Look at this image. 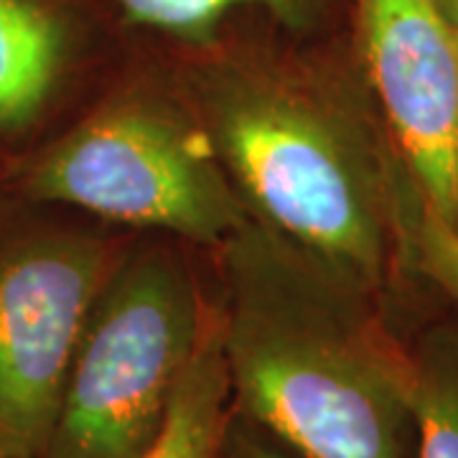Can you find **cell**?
Returning <instances> with one entry per match:
<instances>
[{
	"label": "cell",
	"mask_w": 458,
	"mask_h": 458,
	"mask_svg": "<svg viewBox=\"0 0 458 458\" xmlns=\"http://www.w3.org/2000/svg\"><path fill=\"white\" fill-rule=\"evenodd\" d=\"M158 47L250 216L387 303L403 158L349 29L295 36L247 11L204 47Z\"/></svg>",
	"instance_id": "6da1fadb"
},
{
	"label": "cell",
	"mask_w": 458,
	"mask_h": 458,
	"mask_svg": "<svg viewBox=\"0 0 458 458\" xmlns=\"http://www.w3.org/2000/svg\"><path fill=\"white\" fill-rule=\"evenodd\" d=\"M214 255L237 415L301 458H415L412 367L390 306L258 219Z\"/></svg>",
	"instance_id": "7a4b0ae2"
},
{
	"label": "cell",
	"mask_w": 458,
	"mask_h": 458,
	"mask_svg": "<svg viewBox=\"0 0 458 458\" xmlns=\"http://www.w3.org/2000/svg\"><path fill=\"white\" fill-rule=\"evenodd\" d=\"M16 171V194L216 250L252 219L168 59L135 69Z\"/></svg>",
	"instance_id": "3957f363"
},
{
	"label": "cell",
	"mask_w": 458,
	"mask_h": 458,
	"mask_svg": "<svg viewBox=\"0 0 458 458\" xmlns=\"http://www.w3.org/2000/svg\"><path fill=\"white\" fill-rule=\"evenodd\" d=\"M216 295L165 240L128 242L84 324L38 458H143Z\"/></svg>",
	"instance_id": "277c9868"
},
{
	"label": "cell",
	"mask_w": 458,
	"mask_h": 458,
	"mask_svg": "<svg viewBox=\"0 0 458 458\" xmlns=\"http://www.w3.org/2000/svg\"><path fill=\"white\" fill-rule=\"evenodd\" d=\"M128 240L0 212V456L38 458L84 324Z\"/></svg>",
	"instance_id": "5b68a950"
},
{
	"label": "cell",
	"mask_w": 458,
	"mask_h": 458,
	"mask_svg": "<svg viewBox=\"0 0 458 458\" xmlns=\"http://www.w3.org/2000/svg\"><path fill=\"white\" fill-rule=\"evenodd\" d=\"M349 33L400 158L458 227V33L438 0H349Z\"/></svg>",
	"instance_id": "8992f818"
},
{
	"label": "cell",
	"mask_w": 458,
	"mask_h": 458,
	"mask_svg": "<svg viewBox=\"0 0 458 458\" xmlns=\"http://www.w3.org/2000/svg\"><path fill=\"white\" fill-rule=\"evenodd\" d=\"M105 29L98 0H0V132L29 131Z\"/></svg>",
	"instance_id": "52a82bcc"
},
{
	"label": "cell",
	"mask_w": 458,
	"mask_h": 458,
	"mask_svg": "<svg viewBox=\"0 0 458 458\" xmlns=\"http://www.w3.org/2000/svg\"><path fill=\"white\" fill-rule=\"evenodd\" d=\"M120 33L176 49L209 44L237 13L255 11L295 36L349 29V0H98Z\"/></svg>",
	"instance_id": "ba28073f"
},
{
	"label": "cell",
	"mask_w": 458,
	"mask_h": 458,
	"mask_svg": "<svg viewBox=\"0 0 458 458\" xmlns=\"http://www.w3.org/2000/svg\"><path fill=\"white\" fill-rule=\"evenodd\" d=\"M237 410L222 352L219 303L174 393L165 423L143 458H222Z\"/></svg>",
	"instance_id": "9c48e42d"
},
{
	"label": "cell",
	"mask_w": 458,
	"mask_h": 458,
	"mask_svg": "<svg viewBox=\"0 0 458 458\" xmlns=\"http://www.w3.org/2000/svg\"><path fill=\"white\" fill-rule=\"evenodd\" d=\"M415 458H458V313L410 328Z\"/></svg>",
	"instance_id": "30bf717a"
},
{
	"label": "cell",
	"mask_w": 458,
	"mask_h": 458,
	"mask_svg": "<svg viewBox=\"0 0 458 458\" xmlns=\"http://www.w3.org/2000/svg\"><path fill=\"white\" fill-rule=\"evenodd\" d=\"M397 270L428 283L458 313V227L428 204L405 161L397 176Z\"/></svg>",
	"instance_id": "8fae6325"
},
{
	"label": "cell",
	"mask_w": 458,
	"mask_h": 458,
	"mask_svg": "<svg viewBox=\"0 0 458 458\" xmlns=\"http://www.w3.org/2000/svg\"><path fill=\"white\" fill-rule=\"evenodd\" d=\"M222 458H301L293 451H288L283 443L262 433L260 428L247 423L245 418L234 415L232 428H229L227 443Z\"/></svg>",
	"instance_id": "7c38bea8"
},
{
	"label": "cell",
	"mask_w": 458,
	"mask_h": 458,
	"mask_svg": "<svg viewBox=\"0 0 458 458\" xmlns=\"http://www.w3.org/2000/svg\"><path fill=\"white\" fill-rule=\"evenodd\" d=\"M438 5H441L443 16L448 18V23H451L458 33V0H438Z\"/></svg>",
	"instance_id": "4fadbf2b"
},
{
	"label": "cell",
	"mask_w": 458,
	"mask_h": 458,
	"mask_svg": "<svg viewBox=\"0 0 458 458\" xmlns=\"http://www.w3.org/2000/svg\"><path fill=\"white\" fill-rule=\"evenodd\" d=\"M0 458H3V456H0Z\"/></svg>",
	"instance_id": "5bb4252c"
}]
</instances>
